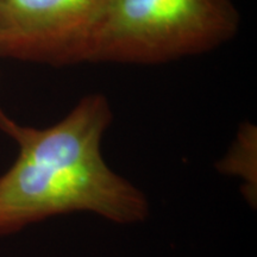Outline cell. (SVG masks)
Here are the masks:
<instances>
[{
	"mask_svg": "<svg viewBox=\"0 0 257 257\" xmlns=\"http://www.w3.org/2000/svg\"><path fill=\"white\" fill-rule=\"evenodd\" d=\"M232 0H113L88 62L161 64L217 49L236 36Z\"/></svg>",
	"mask_w": 257,
	"mask_h": 257,
	"instance_id": "cell-2",
	"label": "cell"
},
{
	"mask_svg": "<svg viewBox=\"0 0 257 257\" xmlns=\"http://www.w3.org/2000/svg\"><path fill=\"white\" fill-rule=\"evenodd\" d=\"M111 121L106 96L88 94L49 127L15 125L9 136L19 154L0 176V234L74 212L117 224L146 219L149 202L144 193L102 157L101 141Z\"/></svg>",
	"mask_w": 257,
	"mask_h": 257,
	"instance_id": "cell-1",
	"label": "cell"
},
{
	"mask_svg": "<svg viewBox=\"0 0 257 257\" xmlns=\"http://www.w3.org/2000/svg\"><path fill=\"white\" fill-rule=\"evenodd\" d=\"M16 124L17 123L12 120L11 118H9L8 115L4 113V111L0 108V130H2L3 133H5L6 135H10Z\"/></svg>",
	"mask_w": 257,
	"mask_h": 257,
	"instance_id": "cell-4",
	"label": "cell"
},
{
	"mask_svg": "<svg viewBox=\"0 0 257 257\" xmlns=\"http://www.w3.org/2000/svg\"><path fill=\"white\" fill-rule=\"evenodd\" d=\"M113 0H0V56L74 66L88 62Z\"/></svg>",
	"mask_w": 257,
	"mask_h": 257,
	"instance_id": "cell-3",
	"label": "cell"
}]
</instances>
